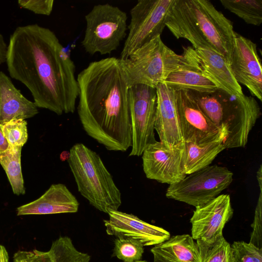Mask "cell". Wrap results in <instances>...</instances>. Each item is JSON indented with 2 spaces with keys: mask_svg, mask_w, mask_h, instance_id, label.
Segmentation results:
<instances>
[{
  "mask_svg": "<svg viewBox=\"0 0 262 262\" xmlns=\"http://www.w3.org/2000/svg\"><path fill=\"white\" fill-rule=\"evenodd\" d=\"M6 62L11 77L28 88L38 108L58 115L74 113L76 67L52 30L38 24L17 27L9 39Z\"/></svg>",
  "mask_w": 262,
  "mask_h": 262,
  "instance_id": "cell-1",
  "label": "cell"
},
{
  "mask_svg": "<svg viewBox=\"0 0 262 262\" xmlns=\"http://www.w3.org/2000/svg\"><path fill=\"white\" fill-rule=\"evenodd\" d=\"M77 113L86 133L110 151L132 145L129 87L119 59L91 62L77 75Z\"/></svg>",
  "mask_w": 262,
  "mask_h": 262,
  "instance_id": "cell-2",
  "label": "cell"
},
{
  "mask_svg": "<svg viewBox=\"0 0 262 262\" xmlns=\"http://www.w3.org/2000/svg\"><path fill=\"white\" fill-rule=\"evenodd\" d=\"M174 37L195 49L216 51L230 63L235 32L231 21L208 0H182L172 19Z\"/></svg>",
  "mask_w": 262,
  "mask_h": 262,
  "instance_id": "cell-3",
  "label": "cell"
},
{
  "mask_svg": "<svg viewBox=\"0 0 262 262\" xmlns=\"http://www.w3.org/2000/svg\"><path fill=\"white\" fill-rule=\"evenodd\" d=\"M68 163L78 192L90 205L107 214L118 210L122 203L121 192L98 154L76 143L70 150Z\"/></svg>",
  "mask_w": 262,
  "mask_h": 262,
  "instance_id": "cell-4",
  "label": "cell"
},
{
  "mask_svg": "<svg viewBox=\"0 0 262 262\" xmlns=\"http://www.w3.org/2000/svg\"><path fill=\"white\" fill-rule=\"evenodd\" d=\"M185 62L184 55L177 54L166 46L161 35L135 50L127 58L119 59L129 87L143 84L156 88Z\"/></svg>",
  "mask_w": 262,
  "mask_h": 262,
  "instance_id": "cell-5",
  "label": "cell"
},
{
  "mask_svg": "<svg viewBox=\"0 0 262 262\" xmlns=\"http://www.w3.org/2000/svg\"><path fill=\"white\" fill-rule=\"evenodd\" d=\"M84 18L86 27L81 43L90 55L110 54L126 37L127 14L117 6L96 5Z\"/></svg>",
  "mask_w": 262,
  "mask_h": 262,
  "instance_id": "cell-6",
  "label": "cell"
},
{
  "mask_svg": "<svg viewBox=\"0 0 262 262\" xmlns=\"http://www.w3.org/2000/svg\"><path fill=\"white\" fill-rule=\"evenodd\" d=\"M233 173L227 167L209 165L169 185L166 196L195 207L215 197L231 184Z\"/></svg>",
  "mask_w": 262,
  "mask_h": 262,
  "instance_id": "cell-7",
  "label": "cell"
},
{
  "mask_svg": "<svg viewBox=\"0 0 262 262\" xmlns=\"http://www.w3.org/2000/svg\"><path fill=\"white\" fill-rule=\"evenodd\" d=\"M175 0H139L130 11V21L120 59L161 35L170 9Z\"/></svg>",
  "mask_w": 262,
  "mask_h": 262,
  "instance_id": "cell-8",
  "label": "cell"
},
{
  "mask_svg": "<svg viewBox=\"0 0 262 262\" xmlns=\"http://www.w3.org/2000/svg\"><path fill=\"white\" fill-rule=\"evenodd\" d=\"M156 89L137 84L129 87L132 145L129 156H140L156 141L155 123L157 108Z\"/></svg>",
  "mask_w": 262,
  "mask_h": 262,
  "instance_id": "cell-9",
  "label": "cell"
},
{
  "mask_svg": "<svg viewBox=\"0 0 262 262\" xmlns=\"http://www.w3.org/2000/svg\"><path fill=\"white\" fill-rule=\"evenodd\" d=\"M176 104L184 142L202 144L225 140L227 132L205 115L190 91H176Z\"/></svg>",
  "mask_w": 262,
  "mask_h": 262,
  "instance_id": "cell-10",
  "label": "cell"
},
{
  "mask_svg": "<svg viewBox=\"0 0 262 262\" xmlns=\"http://www.w3.org/2000/svg\"><path fill=\"white\" fill-rule=\"evenodd\" d=\"M183 143L169 148L160 141L149 145L142 156L143 171L147 178L171 185L187 175L182 166Z\"/></svg>",
  "mask_w": 262,
  "mask_h": 262,
  "instance_id": "cell-11",
  "label": "cell"
},
{
  "mask_svg": "<svg viewBox=\"0 0 262 262\" xmlns=\"http://www.w3.org/2000/svg\"><path fill=\"white\" fill-rule=\"evenodd\" d=\"M195 208L190 220L193 239L212 242L223 235L224 227L233 214L230 195L220 194Z\"/></svg>",
  "mask_w": 262,
  "mask_h": 262,
  "instance_id": "cell-12",
  "label": "cell"
},
{
  "mask_svg": "<svg viewBox=\"0 0 262 262\" xmlns=\"http://www.w3.org/2000/svg\"><path fill=\"white\" fill-rule=\"evenodd\" d=\"M230 66L237 82L261 101L262 68L256 45L236 32Z\"/></svg>",
  "mask_w": 262,
  "mask_h": 262,
  "instance_id": "cell-13",
  "label": "cell"
},
{
  "mask_svg": "<svg viewBox=\"0 0 262 262\" xmlns=\"http://www.w3.org/2000/svg\"><path fill=\"white\" fill-rule=\"evenodd\" d=\"M186 59L204 75L214 82L220 89L232 95L243 94L236 80L230 63L216 51L207 48H183Z\"/></svg>",
  "mask_w": 262,
  "mask_h": 262,
  "instance_id": "cell-14",
  "label": "cell"
},
{
  "mask_svg": "<svg viewBox=\"0 0 262 262\" xmlns=\"http://www.w3.org/2000/svg\"><path fill=\"white\" fill-rule=\"evenodd\" d=\"M107 214L109 219L103 222L108 235L135 239L143 246L158 245L170 237L168 231L146 223L133 214L118 210L110 211Z\"/></svg>",
  "mask_w": 262,
  "mask_h": 262,
  "instance_id": "cell-15",
  "label": "cell"
},
{
  "mask_svg": "<svg viewBox=\"0 0 262 262\" xmlns=\"http://www.w3.org/2000/svg\"><path fill=\"white\" fill-rule=\"evenodd\" d=\"M157 101L155 123L160 141L169 148L184 143L176 104V91L165 83L156 87Z\"/></svg>",
  "mask_w": 262,
  "mask_h": 262,
  "instance_id": "cell-16",
  "label": "cell"
},
{
  "mask_svg": "<svg viewBox=\"0 0 262 262\" xmlns=\"http://www.w3.org/2000/svg\"><path fill=\"white\" fill-rule=\"evenodd\" d=\"M79 206L78 200L64 184H53L36 200L17 207L16 214L21 216L75 213Z\"/></svg>",
  "mask_w": 262,
  "mask_h": 262,
  "instance_id": "cell-17",
  "label": "cell"
},
{
  "mask_svg": "<svg viewBox=\"0 0 262 262\" xmlns=\"http://www.w3.org/2000/svg\"><path fill=\"white\" fill-rule=\"evenodd\" d=\"M38 113L34 102L27 99L12 83L11 79L0 71V121L32 118Z\"/></svg>",
  "mask_w": 262,
  "mask_h": 262,
  "instance_id": "cell-18",
  "label": "cell"
},
{
  "mask_svg": "<svg viewBox=\"0 0 262 262\" xmlns=\"http://www.w3.org/2000/svg\"><path fill=\"white\" fill-rule=\"evenodd\" d=\"M150 251L154 262H200L196 242L188 234L170 237Z\"/></svg>",
  "mask_w": 262,
  "mask_h": 262,
  "instance_id": "cell-19",
  "label": "cell"
},
{
  "mask_svg": "<svg viewBox=\"0 0 262 262\" xmlns=\"http://www.w3.org/2000/svg\"><path fill=\"white\" fill-rule=\"evenodd\" d=\"M164 83L175 91L211 93L219 89L186 59L183 65L169 74Z\"/></svg>",
  "mask_w": 262,
  "mask_h": 262,
  "instance_id": "cell-20",
  "label": "cell"
},
{
  "mask_svg": "<svg viewBox=\"0 0 262 262\" xmlns=\"http://www.w3.org/2000/svg\"><path fill=\"white\" fill-rule=\"evenodd\" d=\"M224 139L202 144L184 142L182 166L186 175L209 166L216 156L225 149Z\"/></svg>",
  "mask_w": 262,
  "mask_h": 262,
  "instance_id": "cell-21",
  "label": "cell"
},
{
  "mask_svg": "<svg viewBox=\"0 0 262 262\" xmlns=\"http://www.w3.org/2000/svg\"><path fill=\"white\" fill-rule=\"evenodd\" d=\"M22 147L9 146L0 152V165L5 170L13 193L24 195L26 188L22 173L21 155Z\"/></svg>",
  "mask_w": 262,
  "mask_h": 262,
  "instance_id": "cell-22",
  "label": "cell"
},
{
  "mask_svg": "<svg viewBox=\"0 0 262 262\" xmlns=\"http://www.w3.org/2000/svg\"><path fill=\"white\" fill-rule=\"evenodd\" d=\"M223 6L246 23L258 26L262 23L261 0H220Z\"/></svg>",
  "mask_w": 262,
  "mask_h": 262,
  "instance_id": "cell-23",
  "label": "cell"
},
{
  "mask_svg": "<svg viewBox=\"0 0 262 262\" xmlns=\"http://www.w3.org/2000/svg\"><path fill=\"white\" fill-rule=\"evenodd\" d=\"M200 262H231V245L223 235L212 242L198 239Z\"/></svg>",
  "mask_w": 262,
  "mask_h": 262,
  "instance_id": "cell-24",
  "label": "cell"
},
{
  "mask_svg": "<svg viewBox=\"0 0 262 262\" xmlns=\"http://www.w3.org/2000/svg\"><path fill=\"white\" fill-rule=\"evenodd\" d=\"M52 262H90V256L79 251L68 236H60L53 242L48 251Z\"/></svg>",
  "mask_w": 262,
  "mask_h": 262,
  "instance_id": "cell-25",
  "label": "cell"
},
{
  "mask_svg": "<svg viewBox=\"0 0 262 262\" xmlns=\"http://www.w3.org/2000/svg\"><path fill=\"white\" fill-rule=\"evenodd\" d=\"M143 245L139 241L124 238H117L114 241L112 256L123 262L141 260L144 252Z\"/></svg>",
  "mask_w": 262,
  "mask_h": 262,
  "instance_id": "cell-26",
  "label": "cell"
},
{
  "mask_svg": "<svg viewBox=\"0 0 262 262\" xmlns=\"http://www.w3.org/2000/svg\"><path fill=\"white\" fill-rule=\"evenodd\" d=\"M3 132L9 146L23 147L28 139L27 122L25 119L4 122Z\"/></svg>",
  "mask_w": 262,
  "mask_h": 262,
  "instance_id": "cell-27",
  "label": "cell"
},
{
  "mask_svg": "<svg viewBox=\"0 0 262 262\" xmlns=\"http://www.w3.org/2000/svg\"><path fill=\"white\" fill-rule=\"evenodd\" d=\"M231 249V262H262V249L250 243L235 241Z\"/></svg>",
  "mask_w": 262,
  "mask_h": 262,
  "instance_id": "cell-28",
  "label": "cell"
},
{
  "mask_svg": "<svg viewBox=\"0 0 262 262\" xmlns=\"http://www.w3.org/2000/svg\"><path fill=\"white\" fill-rule=\"evenodd\" d=\"M251 227L253 231L249 243L262 249V190H260Z\"/></svg>",
  "mask_w": 262,
  "mask_h": 262,
  "instance_id": "cell-29",
  "label": "cell"
},
{
  "mask_svg": "<svg viewBox=\"0 0 262 262\" xmlns=\"http://www.w3.org/2000/svg\"><path fill=\"white\" fill-rule=\"evenodd\" d=\"M18 5L23 8L35 14L50 15L53 10V0H19Z\"/></svg>",
  "mask_w": 262,
  "mask_h": 262,
  "instance_id": "cell-30",
  "label": "cell"
},
{
  "mask_svg": "<svg viewBox=\"0 0 262 262\" xmlns=\"http://www.w3.org/2000/svg\"><path fill=\"white\" fill-rule=\"evenodd\" d=\"M32 251L18 250L13 255V262H32Z\"/></svg>",
  "mask_w": 262,
  "mask_h": 262,
  "instance_id": "cell-31",
  "label": "cell"
},
{
  "mask_svg": "<svg viewBox=\"0 0 262 262\" xmlns=\"http://www.w3.org/2000/svg\"><path fill=\"white\" fill-rule=\"evenodd\" d=\"M7 46L3 36L0 33V64L6 62Z\"/></svg>",
  "mask_w": 262,
  "mask_h": 262,
  "instance_id": "cell-32",
  "label": "cell"
},
{
  "mask_svg": "<svg viewBox=\"0 0 262 262\" xmlns=\"http://www.w3.org/2000/svg\"><path fill=\"white\" fill-rule=\"evenodd\" d=\"M3 123L4 122L0 121V152L6 150L9 147L4 134Z\"/></svg>",
  "mask_w": 262,
  "mask_h": 262,
  "instance_id": "cell-33",
  "label": "cell"
},
{
  "mask_svg": "<svg viewBox=\"0 0 262 262\" xmlns=\"http://www.w3.org/2000/svg\"><path fill=\"white\" fill-rule=\"evenodd\" d=\"M0 262H9V254L6 248L0 244Z\"/></svg>",
  "mask_w": 262,
  "mask_h": 262,
  "instance_id": "cell-34",
  "label": "cell"
},
{
  "mask_svg": "<svg viewBox=\"0 0 262 262\" xmlns=\"http://www.w3.org/2000/svg\"><path fill=\"white\" fill-rule=\"evenodd\" d=\"M256 178L258 181L260 190H262V166L260 165L256 174Z\"/></svg>",
  "mask_w": 262,
  "mask_h": 262,
  "instance_id": "cell-35",
  "label": "cell"
},
{
  "mask_svg": "<svg viewBox=\"0 0 262 262\" xmlns=\"http://www.w3.org/2000/svg\"><path fill=\"white\" fill-rule=\"evenodd\" d=\"M134 262H148L146 260H139V261H134Z\"/></svg>",
  "mask_w": 262,
  "mask_h": 262,
  "instance_id": "cell-36",
  "label": "cell"
}]
</instances>
